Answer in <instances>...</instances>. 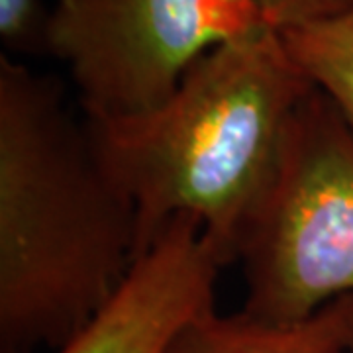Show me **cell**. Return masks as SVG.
Instances as JSON below:
<instances>
[{"label":"cell","mask_w":353,"mask_h":353,"mask_svg":"<svg viewBox=\"0 0 353 353\" xmlns=\"http://www.w3.org/2000/svg\"><path fill=\"white\" fill-rule=\"evenodd\" d=\"M136 263V220L61 83L0 55V353L59 350Z\"/></svg>","instance_id":"cell-1"},{"label":"cell","mask_w":353,"mask_h":353,"mask_svg":"<svg viewBox=\"0 0 353 353\" xmlns=\"http://www.w3.org/2000/svg\"><path fill=\"white\" fill-rule=\"evenodd\" d=\"M310 88L269 30L202 55L152 112L85 118L102 167L132 206L136 259L189 220L234 263Z\"/></svg>","instance_id":"cell-2"},{"label":"cell","mask_w":353,"mask_h":353,"mask_svg":"<svg viewBox=\"0 0 353 353\" xmlns=\"http://www.w3.org/2000/svg\"><path fill=\"white\" fill-rule=\"evenodd\" d=\"M241 314L292 326L353 296V132L318 88L301 102L275 179L238 241Z\"/></svg>","instance_id":"cell-3"},{"label":"cell","mask_w":353,"mask_h":353,"mask_svg":"<svg viewBox=\"0 0 353 353\" xmlns=\"http://www.w3.org/2000/svg\"><path fill=\"white\" fill-rule=\"evenodd\" d=\"M275 30L255 0H55L39 51L59 59L87 120H122L171 99L202 55Z\"/></svg>","instance_id":"cell-4"},{"label":"cell","mask_w":353,"mask_h":353,"mask_svg":"<svg viewBox=\"0 0 353 353\" xmlns=\"http://www.w3.org/2000/svg\"><path fill=\"white\" fill-rule=\"evenodd\" d=\"M226 265L201 228L175 222L55 353H163L187 324L214 308L216 283Z\"/></svg>","instance_id":"cell-5"},{"label":"cell","mask_w":353,"mask_h":353,"mask_svg":"<svg viewBox=\"0 0 353 353\" xmlns=\"http://www.w3.org/2000/svg\"><path fill=\"white\" fill-rule=\"evenodd\" d=\"M352 332L353 296L292 326H269L241 312L222 316L212 308L181 330L163 353H350Z\"/></svg>","instance_id":"cell-6"},{"label":"cell","mask_w":353,"mask_h":353,"mask_svg":"<svg viewBox=\"0 0 353 353\" xmlns=\"http://www.w3.org/2000/svg\"><path fill=\"white\" fill-rule=\"evenodd\" d=\"M277 34L290 61L328 97L353 132V8L324 20L279 28Z\"/></svg>","instance_id":"cell-7"},{"label":"cell","mask_w":353,"mask_h":353,"mask_svg":"<svg viewBox=\"0 0 353 353\" xmlns=\"http://www.w3.org/2000/svg\"><path fill=\"white\" fill-rule=\"evenodd\" d=\"M46 12L38 0H0V38L6 51H39Z\"/></svg>","instance_id":"cell-8"},{"label":"cell","mask_w":353,"mask_h":353,"mask_svg":"<svg viewBox=\"0 0 353 353\" xmlns=\"http://www.w3.org/2000/svg\"><path fill=\"white\" fill-rule=\"evenodd\" d=\"M255 4L275 30L332 18L353 8V0H255Z\"/></svg>","instance_id":"cell-9"},{"label":"cell","mask_w":353,"mask_h":353,"mask_svg":"<svg viewBox=\"0 0 353 353\" xmlns=\"http://www.w3.org/2000/svg\"><path fill=\"white\" fill-rule=\"evenodd\" d=\"M350 353H353V332H352V341H350Z\"/></svg>","instance_id":"cell-10"}]
</instances>
